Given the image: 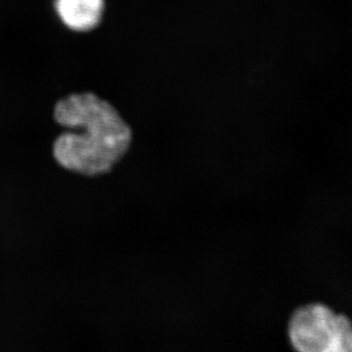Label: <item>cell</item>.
I'll return each instance as SVG.
<instances>
[{"instance_id": "6da1fadb", "label": "cell", "mask_w": 352, "mask_h": 352, "mask_svg": "<svg viewBox=\"0 0 352 352\" xmlns=\"http://www.w3.org/2000/svg\"><path fill=\"white\" fill-rule=\"evenodd\" d=\"M54 120L74 130L55 140L54 159L64 169L81 176L110 173L133 145L129 123L113 104L96 94H74L58 100Z\"/></svg>"}, {"instance_id": "7a4b0ae2", "label": "cell", "mask_w": 352, "mask_h": 352, "mask_svg": "<svg viewBox=\"0 0 352 352\" xmlns=\"http://www.w3.org/2000/svg\"><path fill=\"white\" fill-rule=\"evenodd\" d=\"M287 338L296 351L351 352V322L325 303H308L289 316Z\"/></svg>"}, {"instance_id": "3957f363", "label": "cell", "mask_w": 352, "mask_h": 352, "mask_svg": "<svg viewBox=\"0 0 352 352\" xmlns=\"http://www.w3.org/2000/svg\"><path fill=\"white\" fill-rule=\"evenodd\" d=\"M55 8L69 29L88 32L100 23L105 3L104 0H55Z\"/></svg>"}]
</instances>
